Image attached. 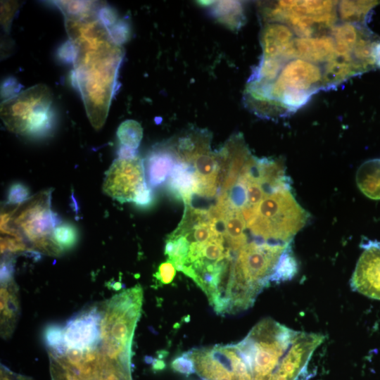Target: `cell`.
Returning a JSON list of instances; mask_svg holds the SVG:
<instances>
[{
    "mask_svg": "<svg viewBox=\"0 0 380 380\" xmlns=\"http://www.w3.org/2000/svg\"><path fill=\"white\" fill-rule=\"evenodd\" d=\"M117 137L122 146L137 149L142 139L143 129L138 122L127 120L118 127Z\"/></svg>",
    "mask_w": 380,
    "mask_h": 380,
    "instance_id": "4316f807",
    "label": "cell"
},
{
    "mask_svg": "<svg viewBox=\"0 0 380 380\" xmlns=\"http://www.w3.org/2000/svg\"><path fill=\"white\" fill-rule=\"evenodd\" d=\"M285 61L281 58H262L248 82H273L279 75Z\"/></svg>",
    "mask_w": 380,
    "mask_h": 380,
    "instance_id": "484cf974",
    "label": "cell"
},
{
    "mask_svg": "<svg viewBox=\"0 0 380 380\" xmlns=\"http://www.w3.org/2000/svg\"><path fill=\"white\" fill-rule=\"evenodd\" d=\"M293 31L286 24L266 23L260 34V44L264 58L291 60Z\"/></svg>",
    "mask_w": 380,
    "mask_h": 380,
    "instance_id": "9a60e30c",
    "label": "cell"
},
{
    "mask_svg": "<svg viewBox=\"0 0 380 380\" xmlns=\"http://www.w3.org/2000/svg\"><path fill=\"white\" fill-rule=\"evenodd\" d=\"M324 340L321 334L298 331L270 380H295Z\"/></svg>",
    "mask_w": 380,
    "mask_h": 380,
    "instance_id": "8fae6325",
    "label": "cell"
},
{
    "mask_svg": "<svg viewBox=\"0 0 380 380\" xmlns=\"http://www.w3.org/2000/svg\"><path fill=\"white\" fill-rule=\"evenodd\" d=\"M142 303L143 289L137 285L114 296L102 310L99 350L108 360L130 375L132 340Z\"/></svg>",
    "mask_w": 380,
    "mask_h": 380,
    "instance_id": "3957f363",
    "label": "cell"
},
{
    "mask_svg": "<svg viewBox=\"0 0 380 380\" xmlns=\"http://www.w3.org/2000/svg\"><path fill=\"white\" fill-rule=\"evenodd\" d=\"M146 185L144 163L137 156L114 160L106 174L103 189L120 203L133 202L138 192Z\"/></svg>",
    "mask_w": 380,
    "mask_h": 380,
    "instance_id": "9c48e42d",
    "label": "cell"
},
{
    "mask_svg": "<svg viewBox=\"0 0 380 380\" xmlns=\"http://www.w3.org/2000/svg\"><path fill=\"white\" fill-rule=\"evenodd\" d=\"M351 53L334 52L322 72V88H331L350 77L365 72Z\"/></svg>",
    "mask_w": 380,
    "mask_h": 380,
    "instance_id": "d6986e66",
    "label": "cell"
},
{
    "mask_svg": "<svg viewBox=\"0 0 380 380\" xmlns=\"http://www.w3.org/2000/svg\"><path fill=\"white\" fill-rule=\"evenodd\" d=\"M208 6L215 19L232 30H238L245 23L244 8L240 1H211Z\"/></svg>",
    "mask_w": 380,
    "mask_h": 380,
    "instance_id": "603a6c76",
    "label": "cell"
},
{
    "mask_svg": "<svg viewBox=\"0 0 380 380\" xmlns=\"http://www.w3.org/2000/svg\"><path fill=\"white\" fill-rule=\"evenodd\" d=\"M355 179L364 195L372 200H380V158L364 162L357 170Z\"/></svg>",
    "mask_w": 380,
    "mask_h": 380,
    "instance_id": "7402d4cb",
    "label": "cell"
},
{
    "mask_svg": "<svg viewBox=\"0 0 380 380\" xmlns=\"http://www.w3.org/2000/svg\"><path fill=\"white\" fill-rule=\"evenodd\" d=\"M101 319L102 310L96 306L73 315L63 326L66 348L82 350L98 348L101 342Z\"/></svg>",
    "mask_w": 380,
    "mask_h": 380,
    "instance_id": "30bf717a",
    "label": "cell"
},
{
    "mask_svg": "<svg viewBox=\"0 0 380 380\" xmlns=\"http://www.w3.org/2000/svg\"><path fill=\"white\" fill-rule=\"evenodd\" d=\"M308 218V213L297 202L289 184L267 194L246 224L254 236L264 241L289 243Z\"/></svg>",
    "mask_w": 380,
    "mask_h": 380,
    "instance_id": "277c9868",
    "label": "cell"
},
{
    "mask_svg": "<svg viewBox=\"0 0 380 380\" xmlns=\"http://www.w3.org/2000/svg\"><path fill=\"white\" fill-rule=\"evenodd\" d=\"M53 95L38 84L15 94L1 104V118L11 132L32 138L47 136L53 127Z\"/></svg>",
    "mask_w": 380,
    "mask_h": 380,
    "instance_id": "8992f818",
    "label": "cell"
},
{
    "mask_svg": "<svg viewBox=\"0 0 380 380\" xmlns=\"http://www.w3.org/2000/svg\"><path fill=\"white\" fill-rule=\"evenodd\" d=\"M43 340L49 353L62 355L66 350L64 341V327L58 324L47 325L43 331Z\"/></svg>",
    "mask_w": 380,
    "mask_h": 380,
    "instance_id": "83f0119b",
    "label": "cell"
},
{
    "mask_svg": "<svg viewBox=\"0 0 380 380\" xmlns=\"http://www.w3.org/2000/svg\"><path fill=\"white\" fill-rule=\"evenodd\" d=\"M211 132L191 127L166 142L178 160L191 165L200 155L210 150Z\"/></svg>",
    "mask_w": 380,
    "mask_h": 380,
    "instance_id": "5bb4252c",
    "label": "cell"
},
{
    "mask_svg": "<svg viewBox=\"0 0 380 380\" xmlns=\"http://www.w3.org/2000/svg\"><path fill=\"white\" fill-rule=\"evenodd\" d=\"M367 29L365 25L347 23L333 26L331 36L335 43V51L352 54L355 44Z\"/></svg>",
    "mask_w": 380,
    "mask_h": 380,
    "instance_id": "cb8c5ba5",
    "label": "cell"
},
{
    "mask_svg": "<svg viewBox=\"0 0 380 380\" xmlns=\"http://www.w3.org/2000/svg\"><path fill=\"white\" fill-rule=\"evenodd\" d=\"M171 367L174 371L186 376L196 372L194 363L186 352L176 357L171 362Z\"/></svg>",
    "mask_w": 380,
    "mask_h": 380,
    "instance_id": "d6a6232c",
    "label": "cell"
},
{
    "mask_svg": "<svg viewBox=\"0 0 380 380\" xmlns=\"http://www.w3.org/2000/svg\"><path fill=\"white\" fill-rule=\"evenodd\" d=\"M167 189L185 205H191L192 197L198 191V182L191 165L178 160L169 177Z\"/></svg>",
    "mask_w": 380,
    "mask_h": 380,
    "instance_id": "44dd1931",
    "label": "cell"
},
{
    "mask_svg": "<svg viewBox=\"0 0 380 380\" xmlns=\"http://www.w3.org/2000/svg\"><path fill=\"white\" fill-rule=\"evenodd\" d=\"M335 52V43L329 35L295 38L291 48V58L318 63L327 62Z\"/></svg>",
    "mask_w": 380,
    "mask_h": 380,
    "instance_id": "ac0fdd59",
    "label": "cell"
},
{
    "mask_svg": "<svg viewBox=\"0 0 380 380\" xmlns=\"http://www.w3.org/2000/svg\"><path fill=\"white\" fill-rule=\"evenodd\" d=\"M379 4L380 1H341L338 13L344 23L365 25L371 11Z\"/></svg>",
    "mask_w": 380,
    "mask_h": 380,
    "instance_id": "d4e9b609",
    "label": "cell"
},
{
    "mask_svg": "<svg viewBox=\"0 0 380 380\" xmlns=\"http://www.w3.org/2000/svg\"><path fill=\"white\" fill-rule=\"evenodd\" d=\"M297 332L265 318L235 344L253 380H270Z\"/></svg>",
    "mask_w": 380,
    "mask_h": 380,
    "instance_id": "5b68a950",
    "label": "cell"
},
{
    "mask_svg": "<svg viewBox=\"0 0 380 380\" xmlns=\"http://www.w3.org/2000/svg\"><path fill=\"white\" fill-rule=\"evenodd\" d=\"M196 372L204 380H239L233 369L230 345L192 349L186 352Z\"/></svg>",
    "mask_w": 380,
    "mask_h": 380,
    "instance_id": "7c38bea8",
    "label": "cell"
},
{
    "mask_svg": "<svg viewBox=\"0 0 380 380\" xmlns=\"http://www.w3.org/2000/svg\"><path fill=\"white\" fill-rule=\"evenodd\" d=\"M0 374V380H33L29 376L18 374L12 372L4 365H1Z\"/></svg>",
    "mask_w": 380,
    "mask_h": 380,
    "instance_id": "8d00e7d4",
    "label": "cell"
},
{
    "mask_svg": "<svg viewBox=\"0 0 380 380\" xmlns=\"http://www.w3.org/2000/svg\"><path fill=\"white\" fill-rule=\"evenodd\" d=\"M350 279L352 289L369 298L380 300V242L368 240Z\"/></svg>",
    "mask_w": 380,
    "mask_h": 380,
    "instance_id": "4fadbf2b",
    "label": "cell"
},
{
    "mask_svg": "<svg viewBox=\"0 0 380 380\" xmlns=\"http://www.w3.org/2000/svg\"><path fill=\"white\" fill-rule=\"evenodd\" d=\"M26 245L23 236L3 235L1 237V253L12 254L25 251Z\"/></svg>",
    "mask_w": 380,
    "mask_h": 380,
    "instance_id": "4dcf8cb0",
    "label": "cell"
},
{
    "mask_svg": "<svg viewBox=\"0 0 380 380\" xmlns=\"http://www.w3.org/2000/svg\"><path fill=\"white\" fill-rule=\"evenodd\" d=\"M19 3L13 1H1V23L5 32H9L11 23Z\"/></svg>",
    "mask_w": 380,
    "mask_h": 380,
    "instance_id": "836d02e7",
    "label": "cell"
},
{
    "mask_svg": "<svg viewBox=\"0 0 380 380\" xmlns=\"http://www.w3.org/2000/svg\"><path fill=\"white\" fill-rule=\"evenodd\" d=\"M14 258L10 254L4 256L1 262V284L7 283L13 279Z\"/></svg>",
    "mask_w": 380,
    "mask_h": 380,
    "instance_id": "e575fe53",
    "label": "cell"
},
{
    "mask_svg": "<svg viewBox=\"0 0 380 380\" xmlns=\"http://www.w3.org/2000/svg\"><path fill=\"white\" fill-rule=\"evenodd\" d=\"M198 182V196L212 198L220 187V160L217 152L209 151L198 156L191 163Z\"/></svg>",
    "mask_w": 380,
    "mask_h": 380,
    "instance_id": "2e32d148",
    "label": "cell"
},
{
    "mask_svg": "<svg viewBox=\"0 0 380 380\" xmlns=\"http://www.w3.org/2000/svg\"><path fill=\"white\" fill-rule=\"evenodd\" d=\"M165 365L163 359H153L152 361V368L154 371H160L165 367Z\"/></svg>",
    "mask_w": 380,
    "mask_h": 380,
    "instance_id": "ab89813d",
    "label": "cell"
},
{
    "mask_svg": "<svg viewBox=\"0 0 380 380\" xmlns=\"http://www.w3.org/2000/svg\"><path fill=\"white\" fill-rule=\"evenodd\" d=\"M110 288H113L115 291H119L122 288V284L119 281L113 282V284L110 285Z\"/></svg>",
    "mask_w": 380,
    "mask_h": 380,
    "instance_id": "60d3db41",
    "label": "cell"
},
{
    "mask_svg": "<svg viewBox=\"0 0 380 380\" xmlns=\"http://www.w3.org/2000/svg\"><path fill=\"white\" fill-rule=\"evenodd\" d=\"M372 58L375 67L380 68V39L378 38L372 46Z\"/></svg>",
    "mask_w": 380,
    "mask_h": 380,
    "instance_id": "f35d334b",
    "label": "cell"
},
{
    "mask_svg": "<svg viewBox=\"0 0 380 380\" xmlns=\"http://www.w3.org/2000/svg\"><path fill=\"white\" fill-rule=\"evenodd\" d=\"M289 243L248 242L236 254L222 315L251 308L272 281Z\"/></svg>",
    "mask_w": 380,
    "mask_h": 380,
    "instance_id": "7a4b0ae2",
    "label": "cell"
},
{
    "mask_svg": "<svg viewBox=\"0 0 380 380\" xmlns=\"http://www.w3.org/2000/svg\"><path fill=\"white\" fill-rule=\"evenodd\" d=\"M30 198L28 187L21 182L13 183L8 189L6 204L20 205Z\"/></svg>",
    "mask_w": 380,
    "mask_h": 380,
    "instance_id": "f546056e",
    "label": "cell"
},
{
    "mask_svg": "<svg viewBox=\"0 0 380 380\" xmlns=\"http://www.w3.org/2000/svg\"><path fill=\"white\" fill-rule=\"evenodd\" d=\"M118 158L120 159H132L137 157V149H133L125 146H121L118 152Z\"/></svg>",
    "mask_w": 380,
    "mask_h": 380,
    "instance_id": "74e56055",
    "label": "cell"
},
{
    "mask_svg": "<svg viewBox=\"0 0 380 380\" xmlns=\"http://www.w3.org/2000/svg\"><path fill=\"white\" fill-rule=\"evenodd\" d=\"M177 161L175 154L166 143L156 146L145 160L147 186L153 189L163 184Z\"/></svg>",
    "mask_w": 380,
    "mask_h": 380,
    "instance_id": "e0dca14e",
    "label": "cell"
},
{
    "mask_svg": "<svg viewBox=\"0 0 380 380\" xmlns=\"http://www.w3.org/2000/svg\"><path fill=\"white\" fill-rule=\"evenodd\" d=\"M1 335L9 338L20 315L18 288L14 280L1 284L0 290Z\"/></svg>",
    "mask_w": 380,
    "mask_h": 380,
    "instance_id": "ffe728a7",
    "label": "cell"
},
{
    "mask_svg": "<svg viewBox=\"0 0 380 380\" xmlns=\"http://www.w3.org/2000/svg\"><path fill=\"white\" fill-rule=\"evenodd\" d=\"M51 191L31 196L13 210L11 222L15 227L42 253L59 255L63 251L53 240V232L59 225V217L51 208Z\"/></svg>",
    "mask_w": 380,
    "mask_h": 380,
    "instance_id": "52a82bcc",
    "label": "cell"
},
{
    "mask_svg": "<svg viewBox=\"0 0 380 380\" xmlns=\"http://www.w3.org/2000/svg\"><path fill=\"white\" fill-rule=\"evenodd\" d=\"M101 6L63 13L73 56L72 80L96 129L107 118L125 55L122 44L100 16Z\"/></svg>",
    "mask_w": 380,
    "mask_h": 380,
    "instance_id": "6da1fadb",
    "label": "cell"
},
{
    "mask_svg": "<svg viewBox=\"0 0 380 380\" xmlns=\"http://www.w3.org/2000/svg\"><path fill=\"white\" fill-rule=\"evenodd\" d=\"M322 72L316 64L292 59L284 65L276 80L267 84V97L283 108L279 99L284 91H300L313 94L322 88Z\"/></svg>",
    "mask_w": 380,
    "mask_h": 380,
    "instance_id": "ba28073f",
    "label": "cell"
},
{
    "mask_svg": "<svg viewBox=\"0 0 380 380\" xmlns=\"http://www.w3.org/2000/svg\"><path fill=\"white\" fill-rule=\"evenodd\" d=\"M53 240L63 250L73 248L78 241V232L70 223H61L53 232Z\"/></svg>",
    "mask_w": 380,
    "mask_h": 380,
    "instance_id": "f1b7e54d",
    "label": "cell"
},
{
    "mask_svg": "<svg viewBox=\"0 0 380 380\" xmlns=\"http://www.w3.org/2000/svg\"><path fill=\"white\" fill-rule=\"evenodd\" d=\"M176 270L174 264L171 261L167 260L162 262L154 274L156 285L163 286L171 283L176 274Z\"/></svg>",
    "mask_w": 380,
    "mask_h": 380,
    "instance_id": "1f68e13d",
    "label": "cell"
},
{
    "mask_svg": "<svg viewBox=\"0 0 380 380\" xmlns=\"http://www.w3.org/2000/svg\"><path fill=\"white\" fill-rule=\"evenodd\" d=\"M155 200V195L151 188L147 185L144 186L137 194L133 202L141 208L150 207Z\"/></svg>",
    "mask_w": 380,
    "mask_h": 380,
    "instance_id": "d590c367",
    "label": "cell"
}]
</instances>
